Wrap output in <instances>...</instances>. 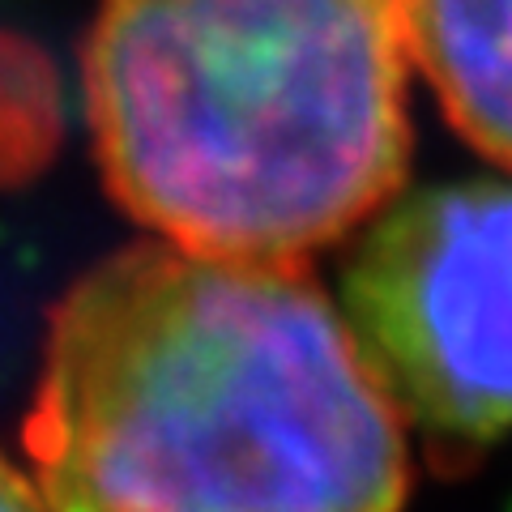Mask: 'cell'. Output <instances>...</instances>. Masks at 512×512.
I'll list each match as a JSON object with an SVG mask.
<instances>
[{
  "instance_id": "6da1fadb",
  "label": "cell",
  "mask_w": 512,
  "mask_h": 512,
  "mask_svg": "<svg viewBox=\"0 0 512 512\" xmlns=\"http://www.w3.org/2000/svg\"><path fill=\"white\" fill-rule=\"evenodd\" d=\"M52 512H402L406 419L303 278L137 244L52 316L26 419Z\"/></svg>"
},
{
  "instance_id": "7a4b0ae2",
  "label": "cell",
  "mask_w": 512,
  "mask_h": 512,
  "mask_svg": "<svg viewBox=\"0 0 512 512\" xmlns=\"http://www.w3.org/2000/svg\"><path fill=\"white\" fill-rule=\"evenodd\" d=\"M82 64L103 180L163 244L303 265L406 184L393 0H103Z\"/></svg>"
},
{
  "instance_id": "3957f363",
  "label": "cell",
  "mask_w": 512,
  "mask_h": 512,
  "mask_svg": "<svg viewBox=\"0 0 512 512\" xmlns=\"http://www.w3.org/2000/svg\"><path fill=\"white\" fill-rule=\"evenodd\" d=\"M342 303L406 423L457 444L512 431V180L397 192L363 227Z\"/></svg>"
},
{
  "instance_id": "277c9868",
  "label": "cell",
  "mask_w": 512,
  "mask_h": 512,
  "mask_svg": "<svg viewBox=\"0 0 512 512\" xmlns=\"http://www.w3.org/2000/svg\"><path fill=\"white\" fill-rule=\"evenodd\" d=\"M393 13L448 124L512 171V0H393Z\"/></svg>"
},
{
  "instance_id": "5b68a950",
  "label": "cell",
  "mask_w": 512,
  "mask_h": 512,
  "mask_svg": "<svg viewBox=\"0 0 512 512\" xmlns=\"http://www.w3.org/2000/svg\"><path fill=\"white\" fill-rule=\"evenodd\" d=\"M0 512H52L47 495L35 483V474H26L5 453H0Z\"/></svg>"
}]
</instances>
